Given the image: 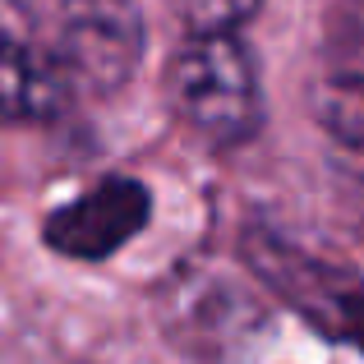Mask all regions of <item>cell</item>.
<instances>
[{"instance_id":"6","label":"cell","mask_w":364,"mask_h":364,"mask_svg":"<svg viewBox=\"0 0 364 364\" xmlns=\"http://www.w3.org/2000/svg\"><path fill=\"white\" fill-rule=\"evenodd\" d=\"M328 74L337 79H364V0L341 9L328 37Z\"/></svg>"},{"instance_id":"7","label":"cell","mask_w":364,"mask_h":364,"mask_svg":"<svg viewBox=\"0 0 364 364\" xmlns=\"http://www.w3.org/2000/svg\"><path fill=\"white\" fill-rule=\"evenodd\" d=\"M171 9L189 33H235L258 0H171Z\"/></svg>"},{"instance_id":"4","label":"cell","mask_w":364,"mask_h":364,"mask_svg":"<svg viewBox=\"0 0 364 364\" xmlns=\"http://www.w3.org/2000/svg\"><path fill=\"white\" fill-rule=\"evenodd\" d=\"M254 263H258V272L272 277L286 300L309 314L323 332L346 337L364 350V286L360 282H346V277L332 272V267H314L309 258H295L291 249H272V245H267V254H258Z\"/></svg>"},{"instance_id":"2","label":"cell","mask_w":364,"mask_h":364,"mask_svg":"<svg viewBox=\"0 0 364 364\" xmlns=\"http://www.w3.org/2000/svg\"><path fill=\"white\" fill-rule=\"evenodd\" d=\"M166 97L176 116L217 148L254 139L263 124L254 55L235 33H189V42L171 55Z\"/></svg>"},{"instance_id":"5","label":"cell","mask_w":364,"mask_h":364,"mask_svg":"<svg viewBox=\"0 0 364 364\" xmlns=\"http://www.w3.org/2000/svg\"><path fill=\"white\" fill-rule=\"evenodd\" d=\"M318 120L341 148H364V79H337L328 74L318 92Z\"/></svg>"},{"instance_id":"3","label":"cell","mask_w":364,"mask_h":364,"mask_svg":"<svg viewBox=\"0 0 364 364\" xmlns=\"http://www.w3.org/2000/svg\"><path fill=\"white\" fill-rule=\"evenodd\" d=\"M148 213H152V198L139 180L107 176L83 198L55 208L42 226V240L65 258L97 263V258H111L120 245H129L148 226Z\"/></svg>"},{"instance_id":"1","label":"cell","mask_w":364,"mask_h":364,"mask_svg":"<svg viewBox=\"0 0 364 364\" xmlns=\"http://www.w3.org/2000/svg\"><path fill=\"white\" fill-rule=\"evenodd\" d=\"M139 55L134 0H0V124L107 97L129 83Z\"/></svg>"}]
</instances>
